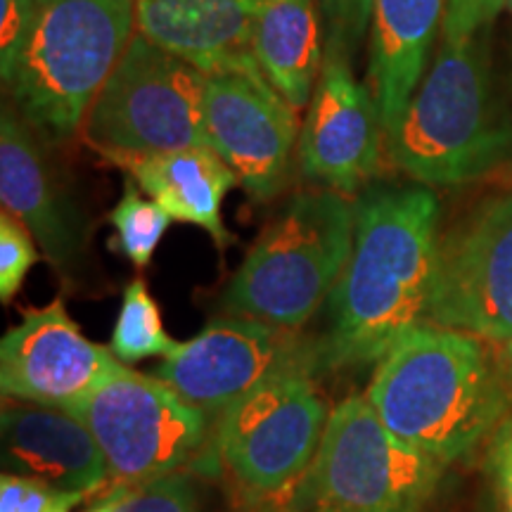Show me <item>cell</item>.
Returning a JSON list of instances; mask_svg holds the SVG:
<instances>
[{"label": "cell", "instance_id": "1", "mask_svg": "<svg viewBox=\"0 0 512 512\" xmlns=\"http://www.w3.org/2000/svg\"><path fill=\"white\" fill-rule=\"evenodd\" d=\"M430 188L368 185L354 200V247L328 299L320 368L370 366L430 318L439 261Z\"/></svg>", "mask_w": 512, "mask_h": 512}, {"label": "cell", "instance_id": "2", "mask_svg": "<svg viewBox=\"0 0 512 512\" xmlns=\"http://www.w3.org/2000/svg\"><path fill=\"white\" fill-rule=\"evenodd\" d=\"M441 325L408 330L375 363L368 401L396 437L448 465L501 427L510 401L494 344Z\"/></svg>", "mask_w": 512, "mask_h": 512}, {"label": "cell", "instance_id": "3", "mask_svg": "<svg viewBox=\"0 0 512 512\" xmlns=\"http://www.w3.org/2000/svg\"><path fill=\"white\" fill-rule=\"evenodd\" d=\"M354 247V202L330 188L294 195L221 294L228 316L302 330L328 304Z\"/></svg>", "mask_w": 512, "mask_h": 512}, {"label": "cell", "instance_id": "4", "mask_svg": "<svg viewBox=\"0 0 512 512\" xmlns=\"http://www.w3.org/2000/svg\"><path fill=\"white\" fill-rule=\"evenodd\" d=\"M512 147V128L498 119L484 34L441 41L430 74L403 114L387 157L422 185H458L486 174Z\"/></svg>", "mask_w": 512, "mask_h": 512}, {"label": "cell", "instance_id": "5", "mask_svg": "<svg viewBox=\"0 0 512 512\" xmlns=\"http://www.w3.org/2000/svg\"><path fill=\"white\" fill-rule=\"evenodd\" d=\"M138 0H46L5 81L12 107L46 140L81 131L100 88L136 36Z\"/></svg>", "mask_w": 512, "mask_h": 512}, {"label": "cell", "instance_id": "6", "mask_svg": "<svg viewBox=\"0 0 512 512\" xmlns=\"http://www.w3.org/2000/svg\"><path fill=\"white\" fill-rule=\"evenodd\" d=\"M204 93L207 74L136 31L86 114L83 138L105 159L211 147Z\"/></svg>", "mask_w": 512, "mask_h": 512}, {"label": "cell", "instance_id": "7", "mask_svg": "<svg viewBox=\"0 0 512 512\" xmlns=\"http://www.w3.org/2000/svg\"><path fill=\"white\" fill-rule=\"evenodd\" d=\"M316 368L275 375L216 422V458L249 501H271L302 479L328 427Z\"/></svg>", "mask_w": 512, "mask_h": 512}, {"label": "cell", "instance_id": "8", "mask_svg": "<svg viewBox=\"0 0 512 512\" xmlns=\"http://www.w3.org/2000/svg\"><path fill=\"white\" fill-rule=\"evenodd\" d=\"M444 470L396 437L368 396L354 394L330 411L306 479L342 512H420Z\"/></svg>", "mask_w": 512, "mask_h": 512}, {"label": "cell", "instance_id": "9", "mask_svg": "<svg viewBox=\"0 0 512 512\" xmlns=\"http://www.w3.org/2000/svg\"><path fill=\"white\" fill-rule=\"evenodd\" d=\"M98 441L112 479L138 486L185 470L211 422L169 384L119 366L74 411Z\"/></svg>", "mask_w": 512, "mask_h": 512}, {"label": "cell", "instance_id": "10", "mask_svg": "<svg viewBox=\"0 0 512 512\" xmlns=\"http://www.w3.org/2000/svg\"><path fill=\"white\" fill-rule=\"evenodd\" d=\"M292 368H320L318 339L302 330L226 316L188 342H178L155 377L216 425L233 403Z\"/></svg>", "mask_w": 512, "mask_h": 512}, {"label": "cell", "instance_id": "11", "mask_svg": "<svg viewBox=\"0 0 512 512\" xmlns=\"http://www.w3.org/2000/svg\"><path fill=\"white\" fill-rule=\"evenodd\" d=\"M427 323L494 344L512 337V190L441 235Z\"/></svg>", "mask_w": 512, "mask_h": 512}, {"label": "cell", "instance_id": "12", "mask_svg": "<svg viewBox=\"0 0 512 512\" xmlns=\"http://www.w3.org/2000/svg\"><path fill=\"white\" fill-rule=\"evenodd\" d=\"M204 121L211 150L254 202L273 200L287 188L302 128L297 110L264 74H209Z\"/></svg>", "mask_w": 512, "mask_h": 512}, {"label": "cell", "instance_id": "13", "mask_svg": "<svg viewBox=\"0 0 512 512\" xmlns=\"http://www.w3.org/2000/svg\"><path fill=\"white\" fill-rule=\"evenodd\" d=\"M124 363L83 335L64 304L24 313L0 342V389L10 401L74 413Z\"/></svg>", "mask_w": 512, "mask_h": 512}, {"label": "cell", "instance_id": "14", "mask_svg": "<svg viewBox=\"0 0 512 512\" xmlns=\"http://www.w3.org/2000/svg\"><path fill=\"white\" fill-rule=\"evenodd\" d=\"M384 147L387 136L373 91L356 79L351 62L325 55L299 133L302 174L323 188L356 195L380 171Z\"/></svg>", "mask_w": 512, "mask_h": 512}, {"label": "cell", "instance_id": "15", "mask_svg": "<svg viewBox=\"0 0 512 512\" xmlns=\"http://www.w3.org/2000/svg\"><path fill=\"white\" fill-rule=\"evenodd\" d=\"M48 140L19 114H0V200L31 230L55 271L72 275L83 264L88 226L64 190L46 152Z\"/></svg>", "mask_w": 512, "mask_h": 512}, {"label": "cell", "instance_id": "16", "mask_svg": "<svg viewBox=\"0 0 512 512\" xmlns=\"http://www.w3.org/2000/svg\"><path fill=\"white\" fill-rule=\"evenodd\" d=\"M264 0H138L136 31L204 74H264L254 27Z\"/></svg>", "mask_w": 512, "mask_h": 512}, {"label": "cell", "instance_id": "17", "mask_svg": "<svg viewBox=\"0 0 512 512\" xmlns=\"http://www.w3.org/2000/svg\"><path fill=\"white\" fill-rule=\"evenodd\" d=\"M3 470L69 494L107 484L110 467L86 422L60 408L12 401L3 406Z\"/></svg>", "mask_w": 512, "mask_h": 512}, {"label": "cell", "instance_id": "18", "mask_svg": "<svg viewBox=\"0 0 512 512\" xmlns=\"http://www.w3.org/2000/svg\"><path fill=\"white\" fill-rule=\"evenodd\" d=\"M444 15L446 0H375L368 81L387 138L418 93Z\"/></svg>", "mask_w": 512, "mask_h": 512}, {"label": "cell", "instance_id": "19", "mask_svg": "<svg viewBox=\"0 0 512 512\" xmlns=\"http://www.w3.org/2000/svg\"><path fill=\"white\" fill-rule=\"evenodd\" d=\"M114 166L126 171L150 200L171 219L200 226L219 247L235 242L223 226V200L238 176L211 147H185L162 155H112Z\"/></svg>", "mask_w": 512, "mask_h": 512}, {"label": "cell", "instance_id": "20", "mask_svg": "<svg viewBox=\"0 0 512 512\" xmlns=\"http://www.w3.org/2000/svg\"><path fill=\"white\" fill-rule=\"evenodd\" d=\"M320 19L313 0H264L256 17V62L297 112L309 107L325 62Z\"/></svg>", "mask_w": 512, "mask_h": 512}, {"label": "cell", "instance_id": "21", "mask_svg": "<svg viewBox=\"0 0 512 512\" xmlns=\"http://www.w3.org/2000/svg\"><path fill=\"white\" fill-rule=\"evenodd\" d=\"M176 344V339L164 330L162 313H159L155 297L147 290L145 280L133 278L121 297V309L110 344L112 354L121 363L131 366V363L150 356L166 358L176 349Z\"/></svg>", "mask_w": 512, "mask_h": 512}, {"label": "cell", "instance_id": "22", "mask_svg": "<svg viewBox=\"0 0 512 512\" xmlns=\"http://www.w3.org/2000/svg\"><path fill=\"white\" fill-rule=\"evenodd\" d=\"M114 242L119 254H124L136 268L150 266L155 249L171 226V216L155 200L140 195L138 183L131 176L124 181V195L110 211Z\"/></svg>", "mask_w": 512, "mask_h": 512}, {"label": "cell", "instance_id": "23", "mask_svg": "<svg viewBox=\"0 0 512 512\" xmlns=\"http://www.w3.org/2000/svg\"><path fill=\"white\" fill-rule=\"evenodd\" d=\"M325 29V55L354 64L373 24L375 0H318Z\"/></svg>", "mask_w": 512, "mask_h": 512}, {"label": "cell", "instance_id": "24", "mask_svg": "<svg viewBox=\"0 0 512 512\" xmlns=\"http://www.w3.org/2000/svg\"><path fill=\"white\" fill-rule=\"evenodd\" d=\"M114 512H200V489L190 472L178 470L131 486Z\"/></svg>", "mask_w": 512, "mask_h": 512}, {"label": "cell", "instance_id": "25", "mask_svg": "<svg viewBox=\"0 0 512 512\" xmlns=\"http://www.w3.org/2000/svg\"><path fill=\"white\" fill-rule=\"evenodd\" d=\"M38 261L36 238L17 216L0 214V299L10 304Z\"/></svg>", "mask_w": 512, "mask_h": 512}, {"label": "cell", "instance_id": "26", "mask_svg": "<svg viewBox=\"0 0 512 512\" xmlns=\"http://www.w3.org/2000/svg\"><path fill=\"white\" fill-rule=\"evenodd\" d=\"M46 0H0V72L3 83L15 72L19 57L41 17Z\"/></svg>", "mask_w": 512, "mask_h": 512}, {"label": "cell", "instance_id": "27", "mask_svg": "<svg viewBox=\"0 0 512 512\" xmlns=\"http://www.w3.org/2000/svg\"><path fill=\"white\" fill-rule=\"evenodd\" d=\"M81 501V494H69L36 479L8 472L0 479V512H72Z\"/></svg>", "mask_w": 512, "mask_h": 512}, {"label": "cell", "instance_id": "28", "mask_svg": "<svg viewBox=\"0 0 512 512\" xmlns=\"http://www.w3.org/2000/svg\"><path fill=\"white\" fill-rule=\"evenodd\" d=\"M508 0H446L441 36L446 43L470 41L494 24Z\"/></svg>", "mask_w": 512, "mask_h": 512}, {"label": "cell", "instance_id": "29", "mask_svg": "<svg viewBox=\"0 0 512 512\" xmlns=\"http://www.w3.org/2000/svg\"><path fill=\"white\" fill-rule=\"evenodd\" d=\"M271 505H266L264 510L259 512H342L337 505L325 501L323 496L313 489L306 475L299 479L292 489H287L283 496L271 498Z\"/></svg>", "mask_w": 512, "mask_h": 512}, {"label": "cell", "instance_id": "30", "mask_svg": "<svg viewBox=\"0 0 512 512\" xmlns=\"http://www.w3.org/2000/svg\"><path fill=\"white\" fill-rule=\"evenodd\" d=\"M491 465H494V477L505 512H512V422H505L496 434L494 448H491Z\"/></svg>", "mask_w": 512, "mask_h": 512}, {"label": "cell", "instance_id": "31", "mask_svg": "<svg viewBox=\"0 0 512 512\" xmlns=\"http://www.w3.org/2000/svg\"><path fill=\"white\" fill-rule=\"evenodd\" d=\"M491 344H494V342H491ZM494 354H496L498 370H501V380H503L505 394H508V401L512 406V337L505 339V342L494 344Z\"/></svg>", "mask_w": 512, "mask_h": 512}, {"label": "cell", "instance_id": "32", "mask_svg": "<svg viewBox=\"0 0 512 512\" xmlns=\"http://www.w3.org/2000/svg\"><path fill=\"white\" fill-rule=\"evenodd\" d=\"M128 489H131L128 484H119L117 489H112L110 496L102 498L98 505H93V508L86 510V512H114V510H117V505L121 503V498L128 494Z\"/></svg>", "mask_w": 512, "mask_h": 512}, {"label": "cell", "instance_id": "33", "mask_svg": "<svg viewBox=\"0 0 512 512\" xmlns=\"http://www.w3.org/2000/svg\"><path fill=\"white\" fill-rule=\"evenodd\" d=\"M508 10H510V15H512V0H508Z\"/></svg>", "mask_w": 512, "mask_h": 512}, {"label": "cell", "instance_id": "34", "mask_svg": "<svg viewBox=\"0 0 512 512\" xmlns=\"http://www.w3.org/2000/svg\"><path fill=\"white\" fill-rule=\"evenodd\" d=\"M510 171H512V162H510Z\"/></svg>", "mask_w": 512, "mask_h": 512}]
</instances>
